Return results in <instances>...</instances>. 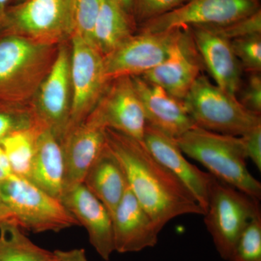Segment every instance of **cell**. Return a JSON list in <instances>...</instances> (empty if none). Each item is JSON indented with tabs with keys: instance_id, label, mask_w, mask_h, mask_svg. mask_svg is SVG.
I'll return each mask as SVG.
<instances>
[{
	"instance_id": "1",
	"label": "cell",
	"mask_w": 261,
	"mask_h": 261,
	"mask_svg": "<svg viewBox=\"0 0 261 261\" xmlns=\"http://www.w3.org/2000/svg\"><path fill=\"white\" fill-rule=\"evenodd\" d=\"M106 143L121 163L130 191L160 230L184 215L203 210L186 187L152 155L143 142L106 128Z\"/></svg>"
},
{
	"instance_id": "2",
	"label": "cell",
	"mask_w": 261,
	"mask_h": 261,
	"mask_svg": "<svg viewBox=\"0 0 261 261\" xmlns=\"http://www.w3.org/2000/svg\"><path fill=\"white\" fill-rule=\"evenodd\" d=\"M59 45L0 32V103L32 104L56 61Z\"/></svg>"
},
{
	"instance_id": "3",
	"label": "cell",
	"mask_w": 261,
	"mask_h": 261,
	"mask_svg": "<svg viewBox=\"0 0 261 261\" xmlns=\"http://www.w3.org/2000/svg\"><path fill=\"white\" fill-rule=\"evenodd\" d=\"M176 141L185 155L201 163L215 178L260 200L261 184L247 168L241 137L194 126Z\"/></svg>"
},
{
	"instance_id": "4",
	"label": "cell",
	"mask_w": 261,
	"mask_h": 261,
	"mask_svg": "<svg viewBox=\"0 0 261 261\" xmlns=\"http://www.w3.org/2000/svg\"><path fill=\"white\" fill-rule=\"evenodd\" d=\"M0 199L21 229L36 233L58 232L80 226L61 200L27 178L12 174L0 180Z\"/></svg>"
},
{
	"instance_id": "5",
	"label": "cell",
	"mask_w": 261,
	"mask_h": 261,
	"mask_svg": "<svg viewBox=\"0 0 261 261\" xmlns=\"http://www.w3.org/2000/svg\"><path fill=\"white\" fill-rule=\"evenodd\" d=\"M183 101L195 126L210 132L242 137L261 125L260 115L249 111L203 74Z\"/></svg>"
},
{
	"instance_id": "6",
	"label": "cell",
	"mask_w": 261,
	"mask_h": 261,
	"mask_svg": "<svg viewBox=\"0 0 261 261\" xmlns=\"http://www.w3.org/2000/svg\"><path fill=\"white\" fill-rule=\"evenodd\" d=\"M260 214L259 200L215 178L204 222L221 258L231 260L240 235Z\"/></svg>"
},
{
	"instance_id": "7",
	"label": "cell",
	"mask_w": 261,
	"mask_h": 261,
	"mask_svg": "<svg viewBox=\"0 0 261 261\" xmlns=\"http://www.w3.org/2000/svg\"><path fill=\"white\" fill-rule=\"evenodd\" d=\"M0 32L39 44L59 45L73 34L71 0H24L10 5Z\"/></svg>"
},
{
	"instance_id": "8",
	"label": "cell",
	"mask_w": 261,
	"mask_h": 261,
	"mask_svg": "<svg viewBox=\"0 0 261 261\" xmlns=\"http://www.w3.org/2000/svg\"><path fill=\"white\" fill-rule=\"evenodd\" d=\"M260 10V0H188L172 11L142 24L137 32L154 33L185 27H223Z\"/></svg>"
},
{
	"instance_id": "9",
	"label": "cell",
	"mask_w": 261,
	"mask_h": 261,
	"mask_svg": "<svg viewBox=\"0 0 261 261\" xmlns=\"http://www.w3.org/2000/svg\"><path fill=\"white\" fill-rule=\"evenodd\" d=\"M70 47L73 99L66 132L85 121L109 82L105 75L103 56L92 43L73 34L70 38Z\"/></svg>"
},
{
	"instance_id": "10",
	"label": "cell",
	"mask_w": 261,
	"mask_h": 261,
	"mask_svg": "<svg viewBox=\"0 0 261 261\" xmlns=\"http://www.w3.org/2000/svg\"><path fill=\"white\" fill-rule=\"evenodd\" d=\"M70 39L62 43L50 71L43 81L32 105L38 119L61 141L66 132L71 112Z\"/></svg>"
},
{
	"instance_id": "11",
	"label": "cell",
	"mask_w": 261,
	"mask_h": 261,
	"mask_svg": "<svg viewBox=\"0 0 261 261\" xmlns=\"http://www.w3.org/2000/svg\"><path fill=\"white\" fill-rule=\"evenodd\" d=\"M178 30L136 33L103 57L106 80L138 76L153 69L167 58Z\"/></svg>"
},
{
	"instance_id": "12",
	"label": "cell",
	"mask_w": 261,
	"mask_h": 261,
	"mask_svg": "<svg viewBox=\"0 0 261 261\" xmlns=\"http://www.w3.org/2000/svg\"><path fill=\"white\" fill-rule=\"evenodd\" d=\"M87 118L96 123L142 142L147 121L132 77L109 81Z\"/></svg>"
},
{
	"instance_id": "13",
	"label": "cell",
	"mask_w": 261,
	"mask_h": 261,
	"mask_svg": "<svg viewBox=\"0 0 261 261\" xmlns=\"http://www.w3.org/2000/svg\"><path fill=\"white\" fill-rule=\"evenodd\" d=\"M203 69L205 66L191 31L185 27L178 30L166 59L140 76L183 100Z\"/></svg>"
},
{
	"instance_id": "14",
	"label": "cell",
	"mask_w": 261,
	"mask_h": 261,
	"mask_svg": "<svg viewBox=\"0 0 261 261\" xmlns=\"http://www.w3.org/2000/svg\"><path fill=\"white\" fill-rule=\"evenodd\" d=\"M142 142L149 153L186 187L205 213L216 178L189 162L176 139L147 123Z\"/></svg>"
},
{
	"instance_id": "15",
	"label": "cell",
	"mask_w": 261,
	"mask_h": 261,
	"mask_svg": "<svg viewBox=\"0 0 261 261\" xmlns=\"http://www.w3.org/2000/svg\"><path fill=\"white\" fill-rule=\"evenodd\" d=\"M63 205L83 226L89 243L103 260H110L115 252L113 217L106 206L84 183L77 184L63 192Z\"/></svg>"
},
{
	"instance_id": "16",
	"label": "cell",
	"mask_w": 261,
	"mask_h": 261,
	"mask_svg": "<svg viewBox=\"0 0 261 261\" xmlns=\"http://www.w3.org/2000/svg\"><path fill=\"white\" fill-rule=\"evenodd\" d=\"M194 42L215 84L238 98L242 87L243 67L231 47V41L207 27H188Z\"/></svg>"
},
{
	"instance_id": "17",
	"label": "cell",
	"mask_w": 261,
	"mask_h": 261,
	"mask_svg": "<svg viewBox=\"0 0 261 261\" xmlns=\"http://www.w3.org/2000/svg\"><path fill=\"white\" fill-rule=\"evenodd\" d=\"M132 80L147 124L175 139L196 126L183 100L140 75L132 76Z\"/></svg>"
},
{
	"instance_id": "18",
	"label": "cell",
	"mask_w": 261,
	"mask_h": 261,
	"mask_svg": "<svg viewBox=\"0 0 261 261\" xmlns=\"http://www.w3.org/2000/svg\"><path fill=\"white\" fill-rule=\"evenodd\" d=\"M112 217L115 251L119 253L140 252L155 246L159 241L161 230L141 205L128 185Z\"/></svg>"
},
{
	"instance_id": "19",
	"label": "cell",
	"mask_w": 261,
	"mask_h": 261,
	"mask_svg": "<svg viewBox=\"0 0 261 261\" xmlns=\"http://www.w3.org/2000/svg\"><path fill=\"white\" fill-rule=\"evenodd\" d=\"M106 129L87 118L65 132L61 141L64 161V190L83 183L86 173L106 145Z\"/></svg>"
},
{
	"instance_id": "20",
	"label": "cell",
	"mask_w": 261,
	"mask_h": 261,
	"mask_svg": "<svg viewBox=\"0 0 261 261\" xmlns=\"http://www.w3.org/2000/svg\"><path fill=\"white\" fill-rule=\"evenodd\" d=\"M28 180L61 200L64 191V161L61 142L48 128L38 139Z\"/></svg>"
},
{
	"instance_id": "21",
	"label": "cell",
	"mask_w": 261,
	"mask_h": 261,
	"mask_svg": "<svg viewBox=\"0 0 261 261\" xmlns=\"http://www.w3.org/2000/svg\"><path fill=\"white\" fill-rule=\"evenodd\" d=\"M83 183L113 216L124 195L128 182L121 163L107 143L89 168Z\"/></svg>"
},
{
	"instance_id": "22",
	"label": "cell",
	"mask_w": 261,
	"mask_h": 261,
	"mask_svg": "<svg viewBox=\"0 0 261 261\" xmlns=\"http://www.w3.org/2000/svg\"><path fill=\"white\" fill-rule=\"evenodd\" d=\"M138 31L135 18L113 0H100L92 44L103 57L114 50Z\"/></svg>"
},
{
	"instance_id": "23",
	"label": "cell",
	"mask_w": 261,
	"mask_h": 261,
	"mask_svg": "<svg viewBox=\"0 0 261 261\" xmlns=\"http://www.w3.org/2000/svg\"><path fill=\"white\" fill-rule=\"evenodd\" d=\"M45 128L47 127L39 121L34 126L16 130L0 141V146L6 154L13 174L28 179L38 139Z\"/></svg>"
},
{
	"instance_id": "24",
	"label": "cell",
	"mask_w": 261,
	"mask_h": 261,
	"mask_svg": "<svg viewBox=\"0 0 261 261\" xmlns=\"http://www.w3.org/2000/svg\"><path fill=\"white\" fill-rule=\"evenodd\" d=\"M55 257V251L33 243L18 225H0V261H51Z\"/></svg>"
},
{
	"instance_id": "25",
	"label": "cell",
	"mask_w": 261,
	"mask_h": 261,
	"mask_svg": "<svg viewBox=\"0 0 261 261\" xmlns=\"http://www.w3.org/2000/svg\"><path fill=\"white\" fill-rule=\"evenodd\" d=\"M39 121L32 104L0 103V141L16 130L34 126Z\"/></svg>"
},
{
	"instance_id": "26",
	"label": "cell",
	"mask_w": 261,
	"mask_h": 261,
	"mask_svg": "<svg viewBox=\"0 0 261 261\" xmlns=\"http://www.w3.org/2000/svg\"><path fill=\"white\" fill-rule=\"evenodd\" d=\"M230 261H261V214L255 216L244 229Z\"/></svg>"
},
{
	"instance_id": "27",
	"label": "cell",
	"mask_w": 261,
	"mask_h": 261,
	"mask_svg": "<svg viewBox=\"0 0 261 261\" xmlns=\"http://www.w3.org/2000/svg\"><path fill=\"white\" fill-rule=\"evenodd\" d=\"M71 4L73 34H76L92 44V34L100 8V0H71Z\"/></svg>"
},
{
	"instance_id": "28",
	"label": "cell",
	"mask_w": 261,
	"mask_h": 261,
	"mask_svg": "<svg viewBox=\"0 0 261 261\" xmlns=\"http://www.w3.org/2000/svg\"><path fill=\"white\" fill-rule=\"evenodd\" d=\"M231 44L243 70L250 73H260L261 34L233 39L231 40Z\"/></svg>"
},
{
	"instance_id": "29",
	"label": "cell",
	"mask_w": 261,
	"mask_h": 261,
	"mask_svg": "<svg viewBox=\"0 0 261 261\" xmlns=\"http://www.w3.org/2000/svg\"><path fill=\"white\" fill-rule=\"evenodd\" d=\"M188 0H134L133 17L138 27L176 9Z\"/></svg>"
},
{
	"instance_id": "30",
	"label": "cell",
	"mask_w": 261,
	"mask_h": 261,
	"mask_svg": "<svg viewBox=\"0 0 261 261\" xmlns=\"http://www.w3.org/2000/svg\"><path fill=\"white\" fill-rule=\"evenodd\" d=\"M228 40L261 34V10L250 16L223 27H207Z\"/></svg>"
},
{
	"instance_id": "31",
	"label": "cell",
	"mask_w": 261,
	"mask_h": 261,
	"mask_svg": "<svg viewBox=\"0 0 261 261\" xmlns=\"http://www.w3.org/2000/svg\"><path fill=\"white\" fill-rule=\"evenodd\" d=\"M240 102L250 112L260 115L261 76L260 73H250L247 83L239 93Z\"/></svg>"
},
{
	"instance_id": "32",
	"label": "cell",
	"mask_w": 261,
	"mask_h": 261,
	"mask_svg": "<svg viewBox=\"0 0 261 261\" xmlns=\"http://www.w3.org/2000/svg\"><path fill=\"white\" fill-rule=\"evenodd\" d=\"M247 159L261 171V125L242 136Z\"/></svg>"
},
{
	"instance_id": "33",
	"label": "cell",
	"mask_w": 261,
	"mask_h": 261,
	"mask_svg": "<svg viewBox=\"0 0 261 261\" xmlns=\"http://www.w3.org/2000/svg\"><path fill=\"white\" fill-rule=\"evenodd\" d=\"M56 257L51 261H88L85 250L82 248L68 250H55Z\"/></svg>"
},
{
	"instance_id": "34",
	"label": "cell",
	"mask_w": 261,
	"mask_h": 261,
	"mask_svg": "<svg viewBox=\"0 0 261 261\" xmlns=\"http://www.w3.org/2000/svg\"><path fill=\"white\" fill-rule=\"evenodd\" d=\"M12 174L13 173H12L6 154L0 146V180L4 179Z\"/></svg>"
},
{
	"instance_id": "35",
	"label": "cell",
	"mask_w": 261,
	"mask_h": 261,
	"mask_svg": "<svg viewBox=\"0 0 261 261\" xmlns=\"http://www.w3.org/2000/svg\"><path fill=\"white\" fill-rule=\"evenodd\" d=\"M4 224L17 225L14 216L0 199V225Z\"/></svg>"
},
{
	"instance_id": "36",
	"label": "cell",
	"mask_w": 261,
	"mask_h": 261,
	"mask_svg": "<svg viewBox=\"0 0 261 261\" xmlns=\"http://www.w3.org/2000/svg\"><path fill=\"white\" fill-rule=\"evenodd\" d=\"M10 5V0H0V32L4 27L6 10Z\"/></svg>"
},
{
	"instance_id": "37",
	"label": "cell",
	"mask_w": 261,
	"mask_h": 261,
	"mask_svg": "<svg viewBox=\"0 0 261 261\" xmlns=\"http://www.w3.org/2000/svg\"><path fill=\"white\" fill-rule=\"evenodd\" d=\"M120 5L128 14L133 16L134 0H113Z\"/></svg>"
},
{
	"instance_id": "38",
	"label": "cell",
	"mask_w": 261,
	"mask_h": 261,
	"mask_svg": "<svg viewBox=\"0 0 261 261\" xmlns=\"http://www.w3.org/2000/svg\"><path fill=\"white\" fill-rule=\"evenodd\" d=\"M24 0H10V5H14L19 4V3H22Z\"/></svg>"
}]
</instances>
